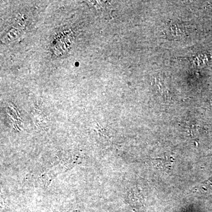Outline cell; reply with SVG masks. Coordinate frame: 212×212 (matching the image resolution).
<instances>
[{
	"label": "cell",
	"instance_id": "obj_2",
	"mask_svg": "<svg viewBox=\"0 0 212 212\" xmlns=\"http://www.w3.org/2000/svg\"><path fill=\"white\" fill-rule=\"evenodd\" d=\"M154 86L157 89V91L160 93L162 95H167L169 94V91L167 89V87L166 86L164 82L160 80V79L155 78V80L154 82Z\"/></svg>",
	"mask_w": 212,
	"mask_h": 212
},
{
	"label": "cell",
	"instance_id": "obj_1",
	"mask_svg": "<svg viewBox=\"0 0 212 212\" xmlns=\"http://www.w3.org/2000/svg\"><path fill=\"white\" fill-rule=\"evenodd\" d=\"M166 33L172 39H180L186 36V27L181 23L170 22L167 25Z\"/></svg>",
	"mask_w": 212,
	"mask_h": 212
}]
</instances>
